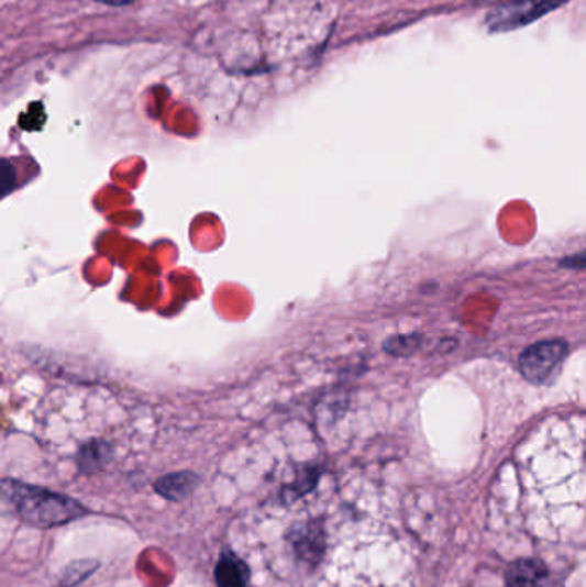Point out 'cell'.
I'll list each match as a JSON object with an SVG mask.
<instances>
[{
    "instance_id": "1",
    "label": "cell",
    "mask_w": 586,
    "mask_h": 587,
    "mask_svg": "<svg viewBox=\"0 0 586 587\" xmlns=\"http://www.w3.org/2000/svg\"><path fill=\"white\" fill-rule=\"evenodd\" d=\"M0 497L12 503L21 521L33 528H56L88 513L79 501L66 495L54 494L51 489L24 485L12 479H0Z\"/></svg>"
},
{
    "instance_id": "2",
    "label": "cell",
    "mask_w": 586,
    "mask_h": 587,
    "mask_svg": "<svg viewBox=\"0 0 586 587\" xmlns=\"http://www.w3.org/2000/svg\"><path fill=\"white\" fill-rule=\"evenodd\" d=\"M567 354H570V347L566 342L559 341V339L537 342L521 354L520 372L531 384H549L557 375Z\"/></svg>"
},
{
    "instance_id": "3",
    "label": "cell",
    "mask_w": 586,
    "mask_h": 587,
    "mask_svg": "<svg viewBox=\"0 0 586 587\" xmlns=\"http://www.w3.org/2000/svg\"><path fill=\"white\" fill-rule=\"evenodd\" d=\"M566 2L567 0H511L488 14V27L493 32H511L540 20Z\"/></svg>"
},
{
    "instance_id": "4",
    "label": "cell",
    "mask_w": 586,
    "mask_h": 587,
    "mask_svg": "<svg viewBox=\"0 0 586 587\" xmlns=\"http://www.w3.org/2000/svg\"><path fill=\"white\" fill-rule=\"evenodd\" d=\"M289 541L295 546L299 561L308 562V564L320 562L325 552V536L319 522L296 525L295 531L289 534Z\"/></svg>"
},
{
    "instance_id": "5",
    "label": "cell",
    "mask_w": 586,
    "mask_h": 587,
    "mask_svg": "<svg viewBox=\"0 0 586 587\" xmlns=\"http://www.w3.org/2000/svg\"><path fill=\"white\" fill-rule=\"evenodd\" d=\"M250 568L233 552H224L217 562L215 583L219 587H248Z\"/></svg>"
},
{
    "instance_id": "6",
    "label": "cell",
    "mask_w": 586,
    "mask_h": 587,
    "mask_svg": "<svg viewBox=\"0 0 586 587\" xmlns=\"http://www.w3.org/2000/svg\"><path fill=\"white\" fill-rule=\"evenodd\" d=\"M508 587H549V571L537 561H518L509 567Z\"/></svg>"
},
{
    "instance_id": "7",
    "label": "cell",
    "mask_w": 586,
    "mask_h": 587,
    "mask_svg": "<svg viewBox=\"0 0 586 587\" xmlns=\"http://www.w3.org/2000/svg\"><path fill=\"white\" fill-rule=\"evenodd\" d=\"M200 478L197 474L183 470V473L167 474L155 483V491L167 500L181 501L194 494Z\"/></svg>"
},
{
    "instance_id": "8",
    "label": "cell",
    "mask_w": 586,
    "mask_h": 587,
    "mask_svg": "<svg viewBox=\"0 0 586 587\" xmlns=\"http://www.w3.org/2000/svg\"><path fill=\"white\" fill-rule=\"evenodd\" d=\"M111 446L103 442H90L81 446L78 454L79 469L84 473H95L106 466L111 458Z\"/></svg>"
},
{
    "instance_id": "9",
    "label": "cell",
    "mask_w": 586,
    "mask_h": 587,
    "mask_svg": "<svg viewBox=\"0 0 586 587\" xmlns=\"http://www.w3.org/2000/svg\"><path fill=\"white\" fill-rule=\"evenodd\" d=\"M16 169L11 162L0 158V196L9 195L16 188Z\"/></svg>"
},
{
    "instance_id": "10",
    "label": "cell",
    "mask_w": 586,
    "mask_h": 587,
    "mask_svg": "<svg viewBox=\"0 0 586 587\" xmlns=\"http://www.w3.org/2000/svg\"><path fill=\"white\" fill-rule=\"evenodd\" d=\"M317 478H319V473H317V470H307L305 476H301L298 481H295L291 486H289L288 494H291L292 498L301 497V495L308 494V491L316 486Z\"/></svg>"
},
{
    "instance_id": "11",
    "label": "cell",
    "mask_w": 586,
    "mask_h": 587,
    "mask_svg": "<svg viewBox=\"0 0 586 587\" xmlns=\"http://www.w3.org/2000/svg\"><path fill=\"white\" fill-rule=\"evenodd\" d=\"M97 2H102V4L107 5H130L133 4V2H136V0H97Z\"/></svg>"
}]
</instances>
